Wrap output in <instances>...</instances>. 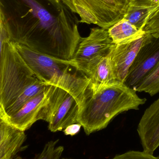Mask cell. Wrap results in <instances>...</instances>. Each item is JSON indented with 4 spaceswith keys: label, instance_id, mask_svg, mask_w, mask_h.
<instances>
[{
    "label": "cell",
    "instance_id": "obj_20",
    "mask_svg": "<svg viewBox=\"0 0 159 159\" xmlns=\"http://www.w3.org/2000/svg\"><path fill=\"white\" fill-rule=\"evenodd\" d=\"M143 30L153 37H159V6L150 14Z\"/></svg>",
    "mask_w": 159,
    "mask_h": 159
},
{
    "label": "cell",
    "instance_id": "obj_13",
    "mask_svg": "<svg viewBox=\"0 0 159 159\" xmlns=\"http://www.w3.org/2000/svg\"><path fill=\"white\" fill-rule=\"evenodd\" d=\"M24 132L18 129L0 116V159H11L22 151L26 141Z\"/></svg>",
    "mask_w": 159,
    "mask_h": 159
},
{
    "label": "cell",
    "instance_id": "obj_21",
    "mask_svg": "<svg viewBox=\"0 0 159 159\" xmlns=\"http://www.w3.org/2000/svg\"><path fill=\"white\" fill-rule=\"evenodd\" d=\"M111 159H159V157H155L153 155L143 151L131 150L120 155H116Z\"/></svg>",
    "mask_w": 159,
    "mask_h": 159
},
{
    "label": "cell",
    "instance_id": "obj_12",
    "mask_svg": "<svg viewBox=\"0 0 159 159\" xmlns=\"http://www.w3.org/2000/svg\"><path fill=\"white\" fill-rule=\"evenodd\" d=\"M83 73L89 79V89L92 93H96L118 81L113 73L108 56L91 61Z\"/></svg>",
    "mask_w": 159,
    "mask_h": 159
},
{
    "label": "cell",
    "instance_id": "obj_17",
    "mask_svg": "<svg viewBox=\"0 0 159 159\" xmlns=\"http://www.w3.org/2000/svg\"><path fill=\"white\" fill-rule=\"evenodd\" d=\"M134 89L147 93L151 96L159 93V63Z\"/></svg>",
    "mask_w": 159,
    "mask_h": 159
},
{
    "label": "cell",
    "instance_id": "obj_22",
    "mask_svg": "<svg viewBox=\"0 0 159 159\" xmlns=\"http://www.w3.org/2000/svg\"><path fill=\"white\" fill-rule=\"evenodd\" d=\"M81 127V125L79 123H74L66 127L63 130V133L66 135L74 136L79 133Z\"/></svg>",
    "mask_w": 159,
    "mask_h": 159
},
{
    "label": "cell",
    "instance_id": "obj_3",
    "mask_svg": "<svg viewBox=\"0 0 159 159\" xmlns=\"http://www.w3.org/2000/svg\"><path fill=\"white\" fill-rule=\"evenodd\" d=\"M14 46L39 80L63 89L77 101L79 108L89 92V79L72 61L56 58L37 52L23 41H13Z\"/></svg>",
    "mask_w": 159,
    "mask_h": 159
},
{
    "label": "cell",
    "instance_id": "obj_18",
    "mask_svg": "<svg viewBox=\"0 0 159 159\" xmlns=\"http://www.w3.org/2000/svg\"><path fill=\"white\" fill-rule=\"evenodd\" d=\"M11 40H12V37L10 27L0 4V70L5 44ZM0 116H2L1 106Z\"/></svg>",
    "mask_w": 159,
    "mask_h": 159
},
{
    "label": "cell",
    "instance_id": "obj_23",
    "mask_svg": "<svg viewBox=\"0 0 159 159\" xmlns=\"http://www.w3.org/2000/svg\"><path fill=\"white\" fill-rule=\"evenodd\" d=\"M12 159H21V158L20 157H15V158H14Z\"/></svg>",
    "mask_w": 159,
    "mask_h": 159
},
{
    "label": "cell",
    "instance_id": "obj_6",
    "mask_svg": "<svg viewBox=\"0 0 159 159\" xmlns=\"http://www.w3.org/2000/svg\"><path fill=\"white\" fill-rule=\"evenodd\" d=\"M79 107L75 98L67 91L51 86L45 109L44 120L52 132L63 131L69 125L77 123Z\"/></svg>",
    "mask_w": 159,
    "mask_h": 159
},
{
    "label": "cell",
    "instance_id": "obj_8",
    "mask_svg": "<svg viewBox=\"0 0 159 159\" xmlns=\"http://www.w3.org/2000/svg\"><path fill=\"white\" fill-rule=\"evenodd\" d=\"M153 37L145 33L143 36L134 40L114 43L108 57L117 81L124 83L129 69L140 48L150 42Z\"/></svg>",
    "mask_w": 159,
    "mask_h": 159
},
{
    "label": "cell",
    "instance_id": "obj_1",
    "mask_svg": "<svg viewBox=\"0 0 159 159\" xmlns=\"http://www.w3.org/2000/svg\"><path fill=\"white\" fill-rule=\"evenodd\" d=\"M28 10L23 40L34 50L56 58L72 59L81 39L79 19L59 0H21Z\"/></svg>",
    "mask_w": 159,
    "mask_h": 159
},
{
    "label": "cell",
    "instance_id": "obj_4",
    "mask_svg": "<svg viewBox=\"0 0 159 159\" xmlns=\"http://www.w3.org/2000/svg\"><path fill=\"white\" fill-rule=\"evenodd\" d=\"M14 46L5 43L0 70V106L3 118L6 111L29 85L38 80Z\"/></svg>",
    "mask_w": 159,
    "mask_h": 159
},
{
    "label": "cell",
    "instance_id": "obj_5",
    "mask_svg": "<svg viewBox=\"0 0 159 159\" xmlns=\"http://www.w3.org/2000/svg\"><path fill=\"white\" fill-rule=\"evenodd\" d=\"M72 12L79 15L80 22L93 24L108 30L124 18L130 0H59Z\"/></svg>",
    "mask_w": 159,
    "mask_h": 159
},
{
    "label": "cell",
    "instance_id": "obj_15",
    "mask_svg": "<svg viewBox=\"0 0 159 159\" xmlns=\"http://www.w3.org/2000/svg\"><path fill=\"white\" fill-rule=\"evenodd\" d=\"M107 30L110 38L115 44L134 40L145 34L144 30H139L124 18L120 20Z\"/></svg>",
    "mask_w": 159,
    "mask_h": 159
},
{
    "label": "cell",
    "instance_id": "obj_10",
    "mask_svg": "<svg viewBox=\"0 0 159 159\" xmlns=\"http://www.w3.org/2000/svg\"><path fill=\"white\" fill-rule=\"evenodd\" d=\"M51 86L48 85L45 89L31 98L17 111L5 120L13 127L23 132L38 120H43Z\"/></svg>",
    "mask_w": 159,
    "mask_h": 159
},
{
    "label": "cell",
    "instance_id": "obj_7",
    "mask_svg": "<svg viewBox=\"0 0 159 159\" xmlns=\"http://www.w3.org/2000/svg\"><path fill=\"white\" fill-rule=\"evenodd\" d=\"M113 44L108 30L98 27L92 28L89 36L81 37L71 60L77 69L83 73L91 61L98 58L108 56Z\"/></svg>",
    "mask_w": 159,
    "mask_h": 159
},
{
    "label": "cell",
    "instance_id": "obj_9",
    "mask_svg": "<svg viewBox=\"0 0 159 159\" xmlns=\"http://www.w3.org/2000/svg\"><path fill=\"white\" fill-rule=\"evenodd\" d=\"M159 63V37L144 45L128 71L124 83L134 89Z\"/></svg>",
    "mask_w": 159,
    "mask_h": 159
},
{
    "label": "cell",
    "instance_id": "obj_16",
    "mask_svg": "<svg viewBox=\"0 0 159 159\" xmlns=\"http://www.w3.org/2000/svg\"><path fill=\"white\" fill-rule=\"evenodd\" d=\"M48 85L45 83L37 80L26 87L24 90L19 95L13 103L6 111L4 118L8 117L17 111L26 102L31 98L45 89Z\"/></svg>",
    "mask_w": 159,
    "mask_h": 159
},
{
    "label": "cell",
    "instance_id": "obj_2",
    "mask_svg": "<svg viewBox=\"0 0 159 159\" xmlns=\"http://www.w3.org/2000/svg\"><path fill=\"white\" fill-rule=\"evenodd\" d=\"M137 91L124 83L117 81L96 93L90 91L79 108L77 123L86 135L107 128L118 115L130 110H138L146 102Z\"/></svg>",
    "mask_w": 159,
    "mask_h": 159
},
{
    "label": "cell",
    "instance_id": "obj_11",
    "mask_svg": "<svg viewBox=\"0 0 159 159\" xmlns=\"http://www.w3.org/2000/svg\"><path fill=\"white\" fill-rule=\"evenodd\" d=\"M137 132L143 151L153 155L159 147V97L144 112Z\"/></svg>",
    "mask_w": 159,
    "mask_h": 159
},
{
    "label": "cell",
    "instance_id": "obj_19",
    "mask_svg": "<svg viewBox=\"0 0 159 159\" xmlns=\"http://www.w3.org/2000/svg\"><path fill=\"white\" fill-rule=\"evenodd\" d=\"M59 140L50 141L44 147L41 153L35 156L34 159H60L64 151L62 146H57Z\"/></svg>",
    "mask_w": 159,
    "mask_h": 159
},
{
    "label": "cell",
    "instance_id": "obj_14",
    "mask_svg": "<svg viewBox=\"0 0 159 159\" xmlns=\"http://www.w3.org/2000/svg\"><path fill=\"white\" fill-rule=\"evenodd\" d=\"M159 6V0H130L123 18L143 30L150 14Z\"/></svg>",
    "mask_w": 159,
    "mask_h": 159
},
{
    "label": "cell",
    "instance_id": "obj_24",
    "mask_svg": "<svg viewBox=\"0 0 159 159\" xmlns=\"http://www.w3.org/2000/svg\"><path fill=\"white\" fill-rule=\"evenodd\" d=\"M60 159H70V158H61Z\"/></svg>",
    "mask_w": 159,
    "mask_h": 159
}]
</instances>
